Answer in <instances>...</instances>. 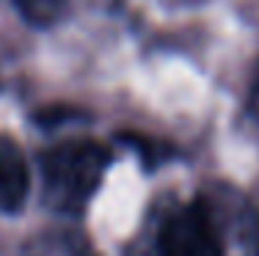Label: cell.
I'll return each mask as SVG.
<instances>
[{
	"mask_svg": "<svg viewBox=\"0 0 259 256\" xmlns=\"http://www.w3.org/2000/svg\"><path fill=\"white\" fill-rule=\"evenodd\" d=\"M110 151L97 141H66L41 155L45 201L64 215H80L91 201L105 171Z\"/></svg>",
	"mask_w": 259,
	"mask_h": 256,
	"instance_id": "6da1fadb",
	"label": "cell"
},
{
	"mask_svg": "<svg viewBox=\"0 0 259 256\" xmlns=\"http://www.w3.org/2000/svg\"><path fill=\"white\" fill-rule=\"evenodd\" d=\"M157 256H224V240L212 210L204 198L182 204L160 223Z\"/></svg>",
	"mask_w": 259,
	"mask_h": 256,
	"instance_id": "7a4b0ae2",
	"label": "cell"
},
{
	"mask_svg": "<svg viewBox=\"0 0 259 256\" xmlns=\"http://www.w3.org/2000/svg\"><path fill=\"white\" fill-rule=\"evenodd\" d=\"M30 190L25 155L11 138L0 135V212H20Z\"/></svg>",
	"mask_w": 259,
	"mask_h": 256,
	"instance_id": "3957f363",
	"label": "cell"
},
{
	"mask_svg": "<svg viewBox=\"0 0 259 256\" xmlns=\"http://www.w3.org/2000/svg\"><path fill=\"white\" fill-rule=\"evenodd\" d=\"M17 9L30 25L50 28L66 11V0H17Z\"/></svg>",
	"mask_w": 259,
	"mask_h": 256,
	"instance_id": "277c9868",
	"label": "cell"
},
{
	"mask_svg": "<svg viewBox=\"0 0 259 256\" xmlns=\"http://www.w3.org/2000/svg\"><path fill=\"white\" fill-rule=\"evenodd\" d=\"M80 111H75V108H69V105H55V108H47V111H41L39 116H36V121L39 124H47V127H53V124H61V121H72V119H80Z\"/></svg>",
	"mask_w": 259,
	"mask_h": 256,
	"instance_id": "5b68a950",
	"label": "cell"
},
{
	"mask_svg": "<svg viewBox=\"0 0 259 256\" xmlns=\"http://www.w3.org/2000/svg\"><path fill=\"white\" fill-rule=\"evenodd\" d=\"M254 111L259 116V85H256V91H254Z\"/></svg>",
	"mask_w": 259,
	"mask_h": 256,
	"instance_id": "8992f818",
	"label": "cell"
}]
</instances>
